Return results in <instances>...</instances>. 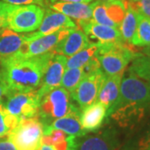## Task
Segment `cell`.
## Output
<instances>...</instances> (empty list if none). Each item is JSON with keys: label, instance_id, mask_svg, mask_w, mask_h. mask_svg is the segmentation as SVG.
<instances>
[{"label": "cell", "instance_id": "484cf974", "mask_svg": "<svg viewBox=\"0 0 150 150\" xmlns=\"http://www.w3.org/2000/svg\"><path fill=\"white\" fill-rule=\"evenodd\" d=\"M127 3L134 11L150 18V0H127Z\"/></svg>", "mask_w": 150, "mask_h": 150}, {"label": "cell", "instance_id": "3957f363", "mask_svg": "<svg viewBox=\"0 0 150 150\" xmlns=\"http://www.w3.org/2000/svg\"><path fill=\"white\" fill-rule=\"evenodd\" d=\"M98 47L97 58L101 69L107 76L123 74L128 64L139 54L123 41L98 43Z\"/></svg>", "mask_w": 150, "mask_h": 150}, {"label": "cell", "instance_id": "f546056e", "mask_svg": "<svg viewBox=\"0 0 150 150\" xmlns=\"http://www.w3.org/2000/svg\"><path fill=\"white\" fill-rule=\"evenodd\" d=\"M6 111L2 101L0 100V137L4 136L9 133V129L6 122Z\"/></svg>", "mask_w": 150, "mask_h": 150}, {"label": "cell", "instance_id": "44dd1931", "mask_svg": "<svg viewBox=\"0 0 150 150\" xmlns=\"http://www.w3.org/2000/svg\"><path fill=\"white\" fill-rule=\"evenodd\" d=\"M98 51V43H93L88 47L79 51V53L74 54L67 59L66 69H75L82 68L88 63H89L93 58L97 57Z\"/></svg>", "mask_w": 150, "mask_h": 150}, {"label": "cell", "instance_id": "7402d4cb", "mask_svg": "<svg viewBox=\"0 0 150 150\" xmlns=\"http://www.w3.org/2000/svg\"><path fill=\"white\" fill-rule=\"evenodd\" d=\"M138 19H139V13L128 7L125 16L123 18L122 23H120V26L118 28L124 43H130L131 42L132 38L134 37L135 31L137 29Z\"/></svg>", "mask_w": 150, "mask_h": 150}, {"label": "cell", "instance_id": "1f68e13d", "mask_svg": "<svg viewBox=\"0 0 150 150\" xmlns=\"http://www.w3.org/2000/svg\"><path fill=\"white\" fill-rule=\"evenodd\" d=\"M9 91V88L8 83H6L5 79H4L2 74L0 73V99L2 97L5 96L6 94Z\"/></svg>", "mask_w": 150, "mask_h": 150}, {"label": "cell", "instance_id": "603a6c76", "mask_svg": "<svg viewBox=\"0 0 150 150\" xmlns=\"http://www.w3.org/2000/svg\"><path fill=\"white\" fill-rule=\"evenodd\" d=\"M107 17L118 27L123 21L128 8L127 0H102Z\"/></svg>", "mask_w": 150, "mask_h": 150}, {"label": "cell", "instance_id": "f1b7e54d", "mask_svg": "<svg viewBox=\"0 0 150 150\" xmlns=\"http://www.w3.org/2000/svg\"><path fill=\"white\" fill-rule=\"evenodd\" d=\"M1 2H4L13 5H29V4H36V5L46 8L47 1L45 0H0Z\"/></svg>", "mask_w": 150, "mask_h": 150}, {"label": "cell", "instance_id": "52a82bcc", "mask_svg": "<svg viewBox=\"0 0 150 150\" xmlns=\"http://www.w3.org/2000/svg\"><path fill=\"white\" fill-rule=\"evenodd\" d=\"M7 99L4 106L9 114L19 120L37 117L39 98L36 90L30 92H11L5 95Z\"/></svg>", "mask_w": 150, "mask_h": 150}, {"label": "cell", "instance_id": "d6986e66", "mask_svg": "<svg viewBox=\"0 0 150 150\" xmlns=\"http://www.w3.org/2000/svg\"><path fill=\"white\" fill-rule=\"evenodd\" d=\"M80 113L73 112L64 117L55 119L50 125L45 126L51 129H57L64 132L65 134L74 136L76 138H81L87 133L83 129L80 123Z\"/></svg>", "mask_w": 150, "mask_h": 150}, {"label": "cell", "instance_id": "30bf717a", "mask_svg": "<svg viewBox=\"0 0 150 150\" xmlns=\"http://www.w3.org/2000/svg\"><path fill=\"white\" fill-rule=\"evenodd\" d=\"M67 58L61 54H54L48 61L44 71L40 87L36 90L39 100L46 93L55 88L61 87V81L66 69Z\"/></svg>", "mask_w": 150, "mask_h": 150}, {"label": "cell", "instance_id": "9c48e42d", "mask_svg": "<svg viewBox=\"0 0 150 150\" xmlns=\"http://www.w3.org/2000/svg\"><path fill=\"white\" fill-rule=\"evenodd\" d=\"M76 28L77 25L75 22L73 21L70 18L62 13L48 8H45V13L40 26L38 28V30L37 32H32L31 33L25 34V40L28 43L42 36L54 33L61 29Z\"/></svg>", "mask_w": 150, "mask_h": 150}, {"label": "cell", "instance_id": "e575fe53", "mask_svg": "<svg viewBox=\"0 0 150 150\" xmlns=\"http://www.w3.org/2000/svg\"><path fill=\"white\" fill-rule=\"evenodd\" d=\"M39 150H54L52 149V147L51 146H49V145H46V144H42L41 145V147H40V149Z\"/></svg>", "mask_w": 150, "mask_h": 150}, {"label": "cell", "instance_id": "d6a6232c", "mask_svg": "<svg viewBox=\"0 0 150 150\" xmlns=\"http://www.w3.org/2000/svg\"><path fill=\"white\" fill-rule=\"evenodd\" d=\"M91 1L93 0H48L49 4H54V3H86V4H88Z\"/></svg>", "mask_w": 150, "mask_h": 150}, {"label": "cell", "instance_id": "d4e9b609", "mask_svg": "<svg viewBox=\"0 0 150 150\" xmlns=\"http://www.w3.org/2000/svg\"><path fill=\"white\" fill-rule=\"evenodd\" d=\"M85 76L86 74L83 67L75 69H65L64 74L62 78L61 87L71 93L74 90L76 87L79 85V83Z\"/></svg>", "mask_w": 150, "mask_h": 150}, {"label": "cell", "instance_id": "ba28073f", "mask_svg": "<svg viewBox=\"0 0 150 150\" xmlns=\"http://www.w3.org/2000/svg\"><path fill=\"white\" fill-rule=\"evenodd\" d=\"M106 74L101 69L86 75L74 91L70 93L73 101L81 110L97 101L99 90L105 80Z\"/></svg>", "mask_w": 150, "mask_h": 150}, {"label": "cell", "instance_id": "2e32d148", "mask_svg": "<svg viewBox=\"0 0 150 150\" xmlns=\"http://www.w3.org/2000/svg\"><path fill=\"white\" fill-rule=\"evenodd\" d=\"M49 8L64 13L69 18H74L76 22L92 18L95 1L91 4L86 3H54L47 4Z\"/></svg>", "mask_w": 150, "mask_h": 150}, {"label": "cell", "instance_id": "277c9868", "mask_svg": "<svg viewBox=\"0 0 150 150\" xmlns=\"http://www.w3.org/2000/svg\"><path fill=\"white\" fill-rule=\"evenodd\" d=\"M43 135V123L35 117L20 120L8 134V139L16 150H39Z\"/></svg>", "mask_w": 150, "mask_h": 150}, {"label": "cell", "instance_id": "ac0fdd59", "mask_svg": "<svg viewBox=\"0 0 150 150\" xmlns=\"http://www.w3.org/2000/svg\"><path fill=\"white\" fill-rule=\"evenodd\" d=\"M25 34H19L6 28L0 33V61L18 53L25 43Z\"/></svg>", "mask_w": 150, "mask_h": 150}, {"label": "cell", "instance_id": "4fadbf2b", "mask_svg": "<svg viewBox=\"0 0 150 150\" xmlns=\"http://www.w3.org/2000/svg\"><path fill=\"white\" fill-rule=\"evenodd\" d=\"M118 146L115 131L108 129L78 140L77 150H116Z\"/></svg>", "mask_w": 150, "mask_h": 150}, {"label": "cell", "instance_id": "cb8c5ba5", "mask_svg": "<svg viewBox=\"0 0 150 150\" xmlns=\"http://www.w3.org/2000/svg\"><path fill=\"white\" fill-rule=\"evenodd\" d=\"M129 72L150 83V57L139 54L133 60Z\"/></svg>", "mask_w": 150, "mask_h": 150}, {"label": "cell", "instance_id": "ffe728a7", "mask_svg": "<svg viewBox=\"0 0 150 150\" xmlns=\"http://www.w3.org/2000/svg\"><path fill=\"white\" fill-rule=\"evenodd\" d=\"M130 44L137 47L150 46V18L139 13L138 26Z\"/></svg>", "mask_w": 150, "mask_h": 150}, {"label": "cell", "instance_id": "e0dca14e", "mask_svg": "<svg viewBox=\"0 0 150 150\" xmlns=\"http://www.w3.org/2000/svg\"><path fill=\"white\" fill-rule=\"evenodd\" d=\"M123 74V73L111 76L106 75L105 80L103 81L102 87L99 90L97 101L104 104L108 108V111L114 105L119 97Z\"/></svg>", "mask_w": 150, "mask_h": 150}, {"label": "cell", "instance_id": "5bb4252c", "mask_svg": "<svg viewBox=\"0 0 150 150\" xmlns=\"http://www.w3.org/2000/svg\"><path fill=\"white\" fill-rule=\"evenodd\" d=\"M93 43L82 30L78 28L72 29L69 34L61 40L53 50L54 54H61L63 56L71 57L74 54L88 47Z\"/></svg>", "mask_w": 150, "mask_h": 150}, {"label": "cell", "instance_id": "4316f807", "mask_svg": "<svg viewBox=\"0 0 150 150\" xmlns=\"http://www.w3.org/2000/svg\"><path fill=\"white\" fill-rule=\"evenodd\" d=\"M129 150H150V125L131 146Z\"/></svg>", "mask_w": 150, "mask_h": 150}, {"label": "cell", "instance_id": "9a60e30c", "mask_svg": "<svg viewBox=\"0 0 150 150\" xmlns=\"http://www.w3.org/2000/svg\"><path fill=\"white\" fill-rule=\"evenodd\" d=\"M108 108L102 103L98 102L84 108L81 110L80 123L86 133L96 131L102 126L107 118Z\"/></svg>", "mask_w": 150, "mask_h": 150}, {"label": "cell", "instance_id": "7a4b0ae2", "mask_svg": "<svg viewBox=\"0 0 150 150\" xmlns=\"http://www.w3.org/2000/svg\"><path fill=\"white\" fill-rule=\"evenodd\" d=\"M79 112L81 109L74 104L69 92L59 87L48 92L40 99L37 118L45 127L55 119Z\"/></svg>", "mask_w": 150, "mask_h": 150}, {"label": "cell", "instance_id": "5b68a950", "mask_svg": "<svg viewBox=\"0 0 150 150\" xmlns=\"http://www.w3.org/2000/svg\"><path fill=\"white\" fill-rule=\"evenodd\" d=\"M45 8L36 4L12 5L8 28L16 33L34 32L39 28Z\"/></svg>", "mask_w": 150, "mask_h": 150}, {"label": "cell", "instance_id": "6da1fadb", "mask_svg": "<svg viewBox=\"0 0 150 150\" xmlns=\"http://www.w3.org/2000/svg\"><path fill=\"white\" fill-rule=\"evenodd\" d=\"M54 52L23 58L18 54L0 61L2 74L11 92H30L40 87L44 71ZM8 91V92H9Z\"/></svg>", "mask_w": 150, "mask_h": 150}, {"label": "cell", "instance_id": "83f0119b", "mask_svg": "<svg viewBox=\"0 0 150 150\" xmlns=\"http://www.w3.org/2000/svg\"><path fill=\"white\" fill-rule=\"evenodd\" d=\"M12 5L13 4H9L0 1V33L4 28H8V14H9Z\"/></svg>", "mask_w": 150, "mask_h": 150}, {"label": "cell", "instance_id": "8fae6325", "mask_svg": "<svg viewBox=\"0 0 150 150\" xmlns=\"http://www.w3.org/2000/svg\"><path fill=\"white\" fill-rule=\"evenodd\" d=\"M72 29L74 28L61 29L54 33L38 38L31 42H25L23 44L20 50L16 54L23 58H30L51 52L61 40L69 34Z\"/></svg>", "mask_w": 150, "mask_h": 150}, {"label": "cell", "instance_id": "836d02e7", "mask_svg": "<svg viewBox=\"0 0 150 150\" xmlns=\"http://www.w3.org/2000/svg\"><path fill=\"white\" fill-rule=\"evenodd\" d=\"M142 54L150 57V46L149 47H145L143 50V52H142Z\"/></svg>", "mask_w": 150, "mask_h": 150}, {"label": "cell", "instance_id": "8992f818", "mask_svg": "<svg viewBox=\"0 0 150 150\" xmlns=\"http://www.w3.org/2000/svg\"><path fill=\"white\" fill-rule=\"evenodd\" d=\"M118 104L150 107V83L129 72V75L121 81L119 97L113 106Z\"/></svg>", "mask_w": 150, "mask_h": 150}, {"label": "cell", "instance_id": "4dcf8cb0", "mask_svg": "<svg viewBox=\"0 0 150 150\" xmlns=\"http://www.w3.org/2000/svg\"><path fill=\"white\" fill-rule=\"evenodd\" d=\"M0 150H16L14 146L8 139V134L0 137Z\"/></svg>", "mask_w": 150, "mask_h": 150}, {"label": "cell", "instance_id": "7c38bea8", "mask_svg": "<svg viewBox=\"0 0 150 150\" xmlns=\"http://www.w3.org/2000/svg\"><path fill=\"white\" fill-rule=\"evenodd\" d=\"M75 23L77 28L84 33L88 38L95 39V43H106L123 41L118 28L98 24L93 18L77 21Z\"/></svg>", "mask_w": 150, "mask_h": 150}]
</instances>
